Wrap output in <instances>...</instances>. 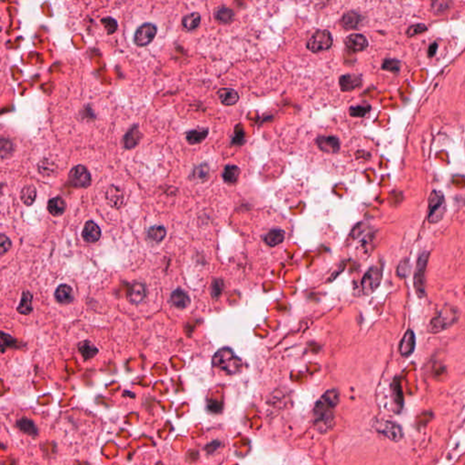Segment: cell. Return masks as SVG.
Instances as JSON below:
<instances>
[{
    "mask_svg": "<svg viewBox=\"0 0 465 465\" xmlns=\"http://www.w3.org/2000/svg\"><path fill=\"white\" fill-rule=\"evenodd\" d=\"M69 183L76 188H86L91 184L90 173L84 166H76L69 173Z\"/></svg>",
    "mask_w": 465,
    "mask_h": 465,
    "instance_id": "obj_8",
    "label": "cell"
},
{
    "mask_svg": "<svg viewBox=\"0 0 465 465\" xmlns=\"http://www.w3.org/2000/svg\"><path fill=\"white\" fill-rule=\"evenodd\" d=\"M429 253L423 252L418 259L417 266L413 277V285L419 297L425 295V271L427 267Z\"/></svg>",
    "mask_w": 465,
    "mask_h": 465,
    "instance_id": "obj_5",
    "label": "cell"
},
{
    "mask_svg": "<svg viewBox=\"0 0 465 465\" xmlns=\"http://www.w3.org/2000/svg\"><path fill=\"white\" fill-rule=\"evenodd\" d=\"M284 240V232L280 229H273L270 231L267 235H266L265 242L269 246H276L282 244Z\"/></svg>",
    "mask_w": 465,
    "mask_h": 465,
    "instance_id": "obj_27",
    "label": "cell"
},
{
    "mask_svg": "<svg viewBox=\"0 0 465 465\" xmlns=\"http://www.w3.org/2000/svg\"><path fill=\"white\" fill-rule=\"evenodd\" d=\"M223 282L221 280H214L212 284V294L214 298H217L223 291Z\"/></svg>",
    "mask_w": 465,
    "mask_h": 465,
    "instance_id": "obj_41",
    "label": "cell"
},
{
    "mask_svg": "<svg viewBox=\"0 0 465 465\" xmlns=\"http://www.w3.org/2000/svg\"><path fill=\"white\" fill-rule=\"evenodd\" d=\"M437 44L433 43V45L430 46V48L428 49V56L429 57H433L434 54L436 52V49H437Z\"/></svg>",
    "mask_w": 465,
    "mask_h": 465,
    "instance_id": "obj_44",
    "label": "cell"
},
{
    "mask_svg": "<svg viewBox=\"0 0 465 465\" xmlns=\"http://www.w3.org/2000/svg\"><path fill=\"white\" fill-rule=\"evenodd\" d=\"M201 21V16L198 13H192L183 18V27L187 30H194L199 26Z\"/></svg>",
    "mask_w": 465,
    "mask_h": 465,
    "instance_id": "obj_30",
    "label": "cell"
},
{
    "mask_svg": "<svg viewBox=\"0 0 465 465\" xmlns=\"http://www.w3.org/2000/svg\"><path fill=\"white\" fill-rule=\"evenodd\" d=\"M78 350L85 360H89L95 357L98 352L97 348L89 341L80 342L78 345Z\"/></svg>",
    "mask_w": 465,
    "mask_h": 465,
    "instance_id": "obj_28",
    "label": "cell"
},
{
    "mask_svg": "<svg viewBox=\"0 0 465 465\" xmlns=\"http://www.w3.org/2000/svg\"><path fill=\"white\" fill-rule=\"evenodd\" d=\"M37 197L36 189L33 186H26L22 189L21 200L26 205H31Z\"/></svg>",
    "mask_w": 465,
    "mask_h": 465,
    "instance_id": "obj_32",
    "label": "cell"
},
{
    "mask_svg": "<svg viewBox=\"0 0 465 465\" xmlns=\"http://www.w3.org/2000/svg\"><path fill=\"white\" fill-rule=\"evenodd\" d=\"M382 277H383V273H382L381 268L377 267V266L370 268L367 273L364 274V278L362 281V287H363L364 294L365 295L373 294L374 291L379 287Z\"/></svg>",
    "mask_w": 465,
    "mask_h": 465,
    "instance_id": "obj_7",
    "label": "cell"
},
{
    "mask_svg": "<svg viewBox=\"0 0 465 465\" xmlns=\"http://www.w3.org/2000/svg\"><path fill=\"white\" fill-rule=\"evenodd\" d=\"M157 33V27L152 23H145L140 26L135 31L134 42L137 47H145L149 45L155 38Z\"/></svg>",
    "mask_w": 465,
    "mask_h": 465,
    "instance_id": "obj_9",
    "label": "cell"
},
{
    "mask_svg": "<svg viewBox=\"0 0 465 465\" xmlns=\"http://www.w3.org/2000/svg\"><path fill=\"white\" fill-rule=\"evenodd\" d=\"M374 427L376 428V430L379 433L384 434L387 438L390 439L394 442H399L403 436L401 426L396 422H390V421H379V422H375Z\"/></svg>",
    "mask_w": 465,
    "mask_h": 465,
    "instance_id": "obj_10",
    "label": "cell"
},
{
    "mask_svg": "<svg viewBox=\"0 0 465 465\" xmlns=\"http://www.w3.org/2000/svg\"><path fill=\"white\" fill-rule=\"evenodd\" d=\"M171 301L173 305L180 309H185L190 305L189 296L181 289H177L172 293Z\"/></svg>",
    "mask_w": 465,
    "mask_h": 465,
    "instance_id": "obj_20",
    "label": "cell"
},
{
    "mask_svg": "<svg viewBox=\"0 0 465 465\" xmlns=\"http://www.w3.org/2000/svg\"><path fill=\"white\" fill-rule=\"evenodd\" d=\"M339 402V392L328 390L316 402L314 416L315 424L319 433H326L332 430L334 421V409Z\"/></svg>",
    "mask_w": 465,
    "mask_h": 465,
    "instance_id": "obj_1",
    "label": "cell"
},
{
    "mask_svg": "<svg viewBox=\"0 0 465 465\" xmlns=\"http://www.w3.org/2000/svg\"><path fill=\"white\" fill-rule=\"evenodd\" d=\"M361 17L358 13L354 11H349L342 16V26L346 29H353L358 27Z\"/></svg>",
    "mask_w": 465,
    "mask_h": 465,
    "instance_id": "obj_24",
    "label": "cell"
},
{
    "mask_svg": "<svg viewBox=\"0 0 465 465\" xmlns=\"http://www.w3.org/2000/svg\"><path fill=\"white\" fill-rule=\"evenodd\" d=\"M208 134L207 129H200V130H192L187 134V142L189 144H200L202 141L206 138Z\"/></svg>",
    "mask_w": 465,
    "mask_h": 465,
    "instance_id": "obj_29",
    "label": "cell"
},
{
    "mask_svg": "<svg viewBox=\"0 0 465 465\" xmlns=\"http://www.w3.org/2000/svg\"><path fill=\"white\" fill-rule=\"evenodd\" d=\"M213 365L225 371L228 374H237L243 367V362L230 348H223L217 351L213 357Z\"/></svg>",
    "mask_w": 465,
    "mask_h": 465,
    "instance_id": "obj_2",
    "label": "cell"
},
{
    "mask_svg": "<svg viewBox=\"0 0 465 465\" xmlns=\"http://www.w3.org/2000/svg\"><path fill=\"white\" fill-rule=\"evenodd\" d=\"M55 298L60 304H64V305L70 304L74 299L73 291L69 285L61 284L60 286H59V288L56 290Z\"/></svg>",
    "mask_w": 465,
    "mask_h": 465,
    "instance_id": "obj_17",
    "label": "cell"
},
{
    "mask_svg": "<svg viewBox=\"0 0 465 465\" xmlns=\"http://www.w3.org/2000/svg\"><path fill=\"white\" fill-rule=\"evenodd\" d=\"M220 101L225 106H233L239 100L237 92L232 88H222L218 91Z\"/></svg>",
    "mask_w": 465,
    "mask_h": 465,
    "instance_id": "obj_21",
    "label": "cell"
},
{
    "mask_svg": "<svg viewBox=\"0 0 465 465\" xmlns=\"http://www.w3.org/2000/svg\"><path fill=\"white\" fill-rule=\"evenodd\" d=\"M415 349V336L412 330H409L405 332L404 336L401 339L400 342L399 351L401 356L408 357L410 356Z\"/></svg>",
    "mask_w": 465,
    "mask_h": 465,
    "instance_id": "obj_14",
    "label": "cell"
},
{
    "mask_svg": "<svg viewBox=\"0 0 465 465\" xmlns=\"http://www.w3.org/2000/svg\"><path fill=\"white\" fill-rule=\"evenodd\" d=\"M392 390H393V400L395 401V404L396 407L399 409V412L402 409L403 406V395L401 391V383L400 380L396 377L393 385H392Z\"/></svg>",
    "mask_w": 465,
    "mask_h": 465,
    "instance_id": "obj_23",
    "label": "cell"
},
{
    "mask_svg": "<svg viewBox=\"0 0 465 465\" xmlns=\"http://www.w3.org/2000/svg\"><path fill=\"white\" fill-rule=\"evenodd\" d=\"M371 110V107L368 105L365 106H356V107H352L349 110V113L352 117L354 118H364V116L367 115Z\"/></svg>",
    "mask_w": 465,
    "mask_h": 465,
    "instance_id": "obj_34",
    "label": "cell"
},
{
    "mask_svg": "<svg viewBox=\"0 0 465 465\" xmlns=\"http://www.w3.org/2000/svg\"><path fill=\"white\" fill-rule=\"evenodd\" d=\"M426 30H427L426 26H424L423 24H417V25H414V26L409 27V29L407 30L406 34L408 37L411 38V37H413V36H416L418 34L425 32Z\"/></svg>",
    "mask_w": 465,
    "mask_h": 465,
    "instance_id": "obj_38",
    "label": "cell"
},
{
    "mask_svg": "<svg viewBox=\"0 0 465 465\" xmlns=\"http://www.w3.org/2000/svg\"><path fill=\"white\" fill-rule=\"evenodd\" d=\"M11 248V241L5 235H2L0 237V251L1 255H4Z\"/></svg>",
    "mask_w": 465,
    "mask_h": 465,
    "instance_id": "obj_40",
    "label": "cell"
},
{
    "mask_svg": "<svg viewBox=\"0 0 465 465\" xmlns=\"http://www.w3.org/2000/svg\"><path fill=\"white\" fill-rule=\"evenodd\" d=\"M146 297V288L143 283H135L132 284L128 292V299L133 305H139Z\"/></svg>",
    "mask_w": 465,
    "mask_h": 465,
    "instance_id": "obj_11",
    "label": "cell"
},
{
    "mask_svg": "<svg viewBox=\"0 0 465 465\" xmlns=\"http://www.w3.org/2000/svg\"><path fill=\"white\" fill-rule=\"evenodd\" d=\"M101 23L106 27L108 35H112L117 31L118 23L112 17H105L102 19Z\"/></svg>",
    "mask_w": 465,
    "mask_h": 465,
    "instance_id": "obj_37",
    "label": "cell"
},
{
    "mask_svg": "<svg viewBox=\"0 0 465 465\" xmlns=\"http://www.w3.org/2000/svg\"><path fill=\"white\" fill-rule=\"evenodd\" d=\"M82 236L84 240L87 243H96L99 240L101 236V230L99 226L96 225L93 221H88L85 225L84 230L82 233Z\"/></svg>",
    "mask_w": 465,
    "mask_h": 465,
    "instance_id": "obj_15",
    "label": "cell"
},
{
    "mask_svg": "<svg viewBox=\"0 0 465 465\" xmlns=\"http://www.w3.org/2000/svg\"><path fill=\"white\" fill-rule=\"evenodd\" d=\"M208 407L212 412H220L223 409V404L220 401H212L209 402Z\"/></svg>",
    "mask_w": 465,
    "mask_h": 465,
    "instance_id": "obj_42",
    "label": "cell"
},
{
    "mask_svg": "<svg viewBox=\"0 0 465 465\" xmlns=\"http://www.w3.org/2000/svg\"><path fill=\"white\" fill-rule=\"evenodd\" d=\"M319 148L325 153H337L340 149V142L335 136H320L317 138Z\"/></svg>",
    "mask_w": 465,
    "mask_h": 465,
    "instance_id": "obj_13",
    "label": "cell"
},
{
    "mask_svg": "<svg viewBox=\"0 0 465 465\" xmlns=\"http://www.w3.org/2000/svg\"><path fill=\"white\" fill-rule=\"evenodd\" d=\"M107 199L111 206L115 207V208H118L123 203V193L118 187L112 186V187H109L108 190H107Z\"/></svg>",
    "mask_w": 465,
    "mask_h": 465,
    "instance_id": "obj_18",
    "label": "cell"
},
{
    "mask_svg": "<svg viewBox=\"0 0 465 465\" xmlns=\"http://www.w3.org/2000/svg\"><path fill=\"white\" fill-rule=\"evenodd\" d=\"M458 318L459 314L456 308L452 306L444 307V309L439 313L438 316H435L431 321L428 329L431 332L444 331L445 329L449 328L450 326H453L455 322L458 320Z\"/></svg>",
    "mask_w": 465,
    "mask_h": 465,
    "instance_id": "obj_3",
    "label": "cell"
},
{
    "mask_svg": "<svg viewBox=\"0 0 465 465\" xmlns=\"http://www.w3.org/2000/svg\"><path fill=\"white\" fill-rule=\"evenodd\" d=\"M239 175H240V169L238 166H227L223 173V178L226 183L235 184L238 180Z\"/></svg>",
    "mask_w": 465,
    "mask_h": 465,
    "instance_id": "obj_31",
    "label": "cell"
},
{
    "mask_svg": "<svg viewBox=\"0 0 465 465\" xmlns=\"http://www.w3.org/2000/svg\"><path fill=\"white\" fill-rule=\"evenodd\" d=\"M344 43L349 49L353 50L354 52L364 51V49H366L368 47V40L364 35L361 34H353L348 36L344 40Z\"/></svg>",
    "mask_w": 465,
    "mask_h": 465,
    "instance_id": "obj_12",
    "label": "cell"
},
{
    "mask_svg": "<svg viewBox=\"0 0 465 465\" xmlns=\"http://www.w3.org/2000/svg\"><path fill=\"white\" fill-rule=\"evenodd\" d=\"M340 86L342 91H352L362 85V79L359 75L347 74L340 77Z\"/></svg>",
    "mask_w": 465,
    "mask_h": 465,
    "instance_id": "obj_16",
    "label": "cell"
},
{
    "mask_svg": "<svg viewBox=\"0 0 465 465\" xmlns=\"http://www.w3.org/2000/svg\"><path fill=\"white\" fill-rule=\"evenodd\" d=\"M214 17L217 21L222 24H228L234 20L235 13L229 7L222 6L215 11Z\"/></svg>",
    "mask_w": 465,
    "mask_h": 465,
    "instance_id": "obj_25",
    "label": "cell"
},
{
    "mask_svg": "<svg viewBox=\"0 0 465 465\" xmlns=\"http://www.w3.org/2000/svg\"><path fill=\"white\" fill-rule=\"evenodd\" d=\"M332 37L328 30L316 31L307 42V48L313 53H319L331 48Z\"/></svg>",
    "mask_w": 465,
    "mask_h": 465,
    "instance_id": "obj_6",
    "label": "cell"
},
{
    "mask_svg": "<svg viewBox=\"0 0 465 465\" xmlns=\"http://www.w3.org/2000/svg\"><path fill=\"white\" fill-rule=\"evenodd\" d=\"M409 270H410V264H409V261L405 259V260H403V261L400 263L398 269H397V273H398L399 276L405 277L408 274Z\"/></svg>",
    "mask_w": 465,
    "mask_h": 465,
    "instance_id": "obj_39",
    "label": "cell"
},
{
    "mask_svg": "<svg viewBox=\"0 0 465 465\" xmlns=\"http://www.w3.org/2000/svg\"><path fill=\"white\" fill-rule=\"evenodd\" d=\"M236 134H237V135H236V137L235 138V142H236V144H243V143L245 142V140H244V138H245L244 132L241 131V132H237Z\"/></svg>",
    "mask_w": 465,
    "mask_h": 465,
    "instance_id": "obj_43",
    "label": "cell"
},
{
    "mask_svg": "<svg viewBox=\"0 0 465 465\" xmlns=\"http://www.w3.org/2000/svg\"><path fill=\"white\" fill-rule=\"evenodd\" d=\"M140 137H141V134H140L139 130H138V127L136 125H134L131 129H129V132L126 134L125 137H124L125 147L127 149H131L134 146H136L137 144L139 143Z\"/></svg>",
    "mask_w": 465,
    "mask_h": 465,
    "instance_id": "obj_19",
    "label": "cell"
},
{
    "mask_svg": "<svg viewBox=\"0 0 465 465\" xmlns=\"http://www.w3.org/2000/svg\"><path fill=\"white\" fill-rule=\"evenodd\" d=\"M166 229L164 226L162 225H155L153 227H151L148 232H147V235H148V238L151 239L154 242H161L165 238L166 236Z\"/></svg>",
    "mask_w": 465,
    "mask_h": 465,
    "instance_id": "obj_33",
    "label": "cell"
},
{
    "mask_svg": "<svg viewBox=\"0 0 465 465\" xmlns=\"http://www.w3.org/2000/svg\"><path fill=\"white\" fill-rule=\"evenodd\" d=\"M18 426L21 429L22 431H24L25 433H28V434H36L37 433V429L35 427L34 423L31 421L27 420V419L20 420L18 422Z\"/></svg>",
    "mask_w": 465,
    "mask_h": 465,
    "instance_id": "obj_36",
    "label": "cell"
},
{
    "mask_svg": "<svg viewBox=\"0 0 465 465\" xmlns=\"http://www.w3.org/2000/svg\"><path fill=\"white\" fill-rule=\"evenodd\" d=\"M445 209L444 195L434 190L429 198V222L431 224H435L443 219Z\"/></svg>",
    "mask_w": 465,
    "mask_h": 465,
    "instance_id": "obj_4",
    "label": "cell"
},
{
    "mask_svg": "<svg viewBox=\"0 0 465 465\" xmlns=\"http://www.w3.org/2000/svg\"><path fill=\"white\" fill-rule=\"evenodd\" d=\"M400 61L396 59H385L384 63L382 65V68L384 70H387L390 72L397 73L400 71Z\"/></svg>",
    "mask_w": 465,
    "mask_h": 465,
    "instance_id": "obj_35",
    "label": "cell"
},
{
    "mask_svg": "<svg viewBox=\"0 0 465 465\" xmlns=\"http://www.w3.org/2000/svg\"><path fill=\"white\" fill-rule=\"evenodd\" d=\"M48 212L54 216H59L64 214L66 211V203L63 198H54L49 200L48 204Z\"/></svg>",
    "mask_w": 465,
    "mask_h": 465,
    "instance_id": "obj_22",
    "label": "cell"
},
{
    "mask_svg": "<svg viewBox=\"0 0 465 465\" xmlns=\"http://www.w3.org/2000/svg\"><path fill=\"white\" fill-rule=\"evenodd\" d=\"M32 294L29 292H25L22 294L20 305L17 307V312L22 315L27 316L32 312Z\"/></svg>",
    "mask_w": 465,
    "mask_h": 465,
    "instance_id": "obj_26",
    "label": "cell"
}]
</instances>
